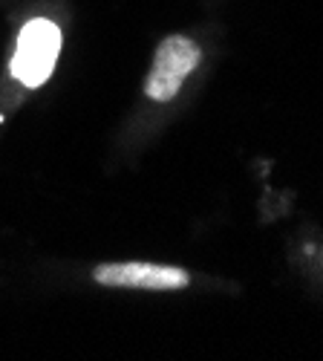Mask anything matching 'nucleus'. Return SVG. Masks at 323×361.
<instances>
[{
  "label": "nucleus",
  "instance_id": "nucleus-1",
  "mask_svg": "<svg viewBox=\"0 0 323 361\" xmlns=\"http://www.w3.org/2000/svg\"><path fill=\"white\" fill-rule=\"evenodd\" d=\"M58 52H61V29L46 18L29 20L18 35V47L12 55V75L23 87H41L55 70Z\"/></svg>",
  "mask_w": 323,
  "mask_h": 361
},
{
  "label": "nucleus",
  "instance_id": "nucleus-2",
  "mask_svg": "<svg viewBox=\"0 0 323 361\" xmlns=\"http://www.w3.org/2000/svg\"><path fill=\"white\" fill-rule=\"evenodd\" d=\"M199 47L188 38V35H170L159 44L153 67L148 73V84H144V93L153 102H170L176 93L182 90L185 78L199 67Z\"/></svg>",
  "mask_w": 323,
  "mask_h": 361
},
{
  "label": "nucleus",
  "instance_id": "nucleus-3",
  "mask_svg": "<svg viewBox=\"0 0 323 361\" xmlns=\"http://www.w3.org/2000/svg\"><path fill=\"white\" fill-rule=\"evenodd\" d=\"M99 286L110 289H153V292H170L185 289L191 283V275L176 266H159V263H104L93 272Z\"/></svg>",
  "mask_w": 323,
  "mask_h": 361
}]
</instances>
